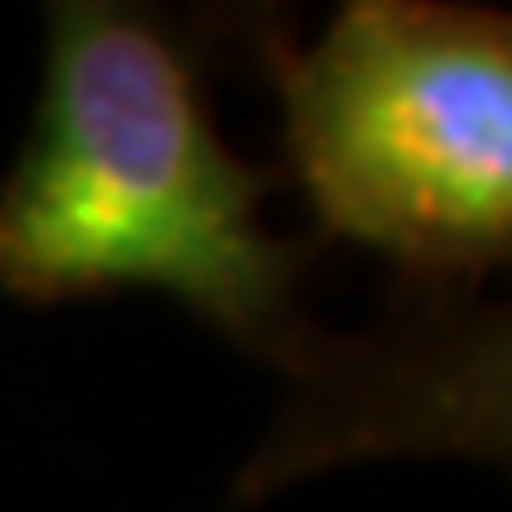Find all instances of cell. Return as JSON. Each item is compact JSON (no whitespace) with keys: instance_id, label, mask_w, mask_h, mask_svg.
Returning a JSON list of instances; mask_svg holds the SVG:
<instances>
[{"instance_id":"1","label":"cell","mask_w":512,"mask_h":512,"mask_svg":"<svg viewBox=\"0 0 512 512\" xmlns=\"http://www.w3.org/2000/svg\"><path fill=\"white\" fill-rule=\"evenodd\" d=\"M304 277L309 246L267 225L262 178L220 136L178 42L115 0L48 6L32 131L0 183V293H168L288 377L324 335Z\"/></svg>"},{"instance_id":"3","label":"cell","mask_w":512,"mask_h":512,"mask_svg":"<svg viewBox=\"0 0 512 512\" xmlns=\"http://www.w3.org/2000/svg\"><path fill=\"white\" fill-rule=\"evenodd\" d=\"M371 460H471L512 476V293L439 298L366 335H319L236 471V502Z\"/></svg>"},{"instance_id":"2","label":"cell","mask_w":512,"mask_h":512,"mask_svg":"<svg viewBox=\"0 0 512 512\" xmlns=\"http://www.w3.org/2000/svg\"><path fill=\"white\" fill-rule=\"evenodd\" d=\"M277 95L324 230L434 283L512 267V11L351 0Z\"/></svg>"}]
</instances>
